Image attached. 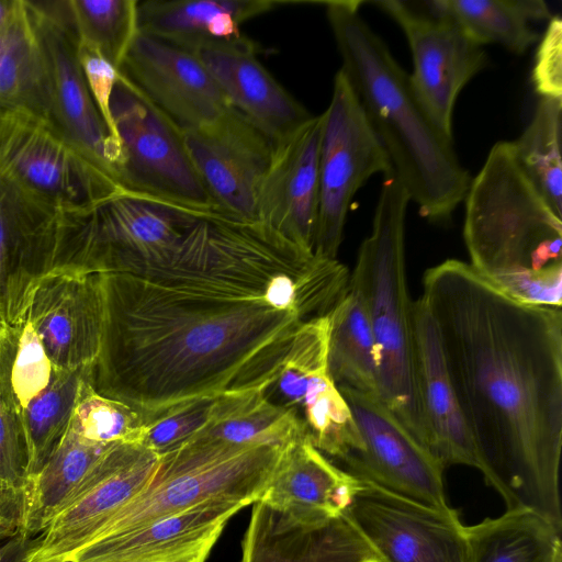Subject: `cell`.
<instances>
[{"label": "cell", "mask_w": 562, "mask_h": 562, "mask_svg": "<svg viewBox=\"0 0 562 562\" xmlns=\"http://www.w3.org/2000/svg\"><path fill=\"white\" fill-rule=\"evenodd\" d=\"M214 544L207 543L187 552L135 562H205Z\"/></svg>", "instance_id": "obj_41"}, {"label": "cell", "mask_w": 562, "mask_h": 562, "mask_svg": "<svg viewBox=\"0 0 562 562\" xmlns=\"http://www.w3.org/2000/svg\"><path fill=\"white\" fill-rule=\"evenodd\" d=\"M78 41L120 69L138 34L137 0H67Z\"/></svg>", "instance_id": "obj_35"}, {"label": "cell", "mask_w": 562, "mask_h": 562, "mask_svg": "<svg viewBox=\"0 0 562 562\" xmlns=\"http://www.w3.org/2000/svg\"><path fill=\"white\" fill-rule=\"evenodd\" d=\"M532 82L541 98H562V20L552 16L540 40Z\"/></svg>", "instance_id": "obj_39"}, {"label": "cell", "mask_w": 562, "mask_h": 562, "mask_svg": "<svg viewBox=\"0 0 562 562\" xmlns=\"http://www.w3.org/2000/svg\"><path fill=\"white\" fill-rule=\"evenodd\" d=\"M11 110L50 119L45 64L25 0L0 33V114Z\"/></svg>", "instance_id": "obj_28"}, {"label": "cell", "mask_w": 562, "mask_h": 562, "mask_svg": "<svg viewBox=\"0 0 562 562\" xmlns=\"http://www.w3.org/2000/svg\"><path fill=\"white\" fill-rule=\"evenodd\" d=\"M417 378L427 426V451L442 470L476 468L473 443L446 366L432 316L422 297L413 301Z\"/></svg>", "instance_id": "obj_25"}, {"label": "cell", "mask_w": 562, "mask_h": 562, "mask_svg": "<svg viewBox=\"0 0 562 562\" xmlns=\"http://www.w3.org/2000/svg\"><path fill=\"white\" fill-rule=\"evenodd\" d=\"M29 453L18 417L0 389V535H20Z\"/></svg>", "instance_id": "obj_36"}, {"label": "cell", "mask_w": 562, "mask_h": 562, "mask_svg": "<svg viewBox=\"0 0 562 562\" xmlns=\"http://www.w3.org/2000/svg\"><path fill=\"white\" fill-rule=\"evenodd\" d=\"M0 164L64 211L89 207L123 191L48 121L24 110L0 114Z\"/></svg>", "instance_id": "obj_11"}, {"label": "cell", "mask_w": 562, "mask_h": 562, "mask_svg": "<svg viewBox=\"0 0 562 562\" xmlns=\"http://www.w3.org/2000/svg\"><path fill=\"white\" fill-rule=\"evenodd\" d=\"M428 11L442 14L463 29L480 45L498 44L522 54L540 40L532 22L550 20L541 0H432Z\"/></svg>", "instance_id": "obj_32"}, {"label": "cell", "mask_w": 562, "mask_h": 562, "mask_svg": "<svg viewBox=\"0 0 562 562\" xmlns=\"http://www.w3.org/2000/svg\"><path fill=\"white\" fill-rule=\"evenodd\" d=\"M329 314L304 322L260 393L292 413L304 435L324 454L344 464L360 449L351 411L327 364Z\"/></svg>", "instance_id": "obj_10"}, {"label": "cell", "mask_w": 562, "mask_h": 562, "mask_svg": "<svg viewBox=\"0 0 562 562\" xmlns=\"http://www.w3.org/2000/svg\"><path fill=\"white\" fill-rule=\"evenodd\" d=\"M304 431L292 413L267 401L259 390H245L220 395L214 419L189 441L284 447Z\"/></svg>", "instance_id": "obj_33"}, {"label": "cell", "mask_w": 562, "mask_h": 562, "mask_svg": "<svg viewBox=\"0 0 562 562\" xmlns=\"http://www.w3.org/2000/svg\"><path fill=\"white\" fill-rule=\"evenodd\" d=\"M409 201L394 171L384 175L371 233L360 245L349 281L360 291L369 314L376 348L379 398L427 451L413 301L405 268V215Z\"/></svg>", "instance_id": "obj_5"}, {"label": "cell", "mask_w": 562, "mask_h": 562, "mask_svg": "<svg viewBox=\"0 0 562 562\" xmlns=\"http://www.w3.org/2000/svg\"><path fill=\"white\" fill-rule=\"evenodd\" d=\"M382 562H470L465 526L436 508L362 481L344 513Z\"/></svg>", "instance_id": "obj_15"}, {"label": "cell", "mask_w": 562, "mask_h": 562, "mask_svg": "<svg viewBox=\"0 0 562 562\" xmlns=\"http://www.w3.org/2000/svg\"><path fill=\"white\" fill-rule=\"evenodd\" d=\"M25 3L45 64L49 123L120 184L121 150L89 91L67 0Z\"/></svg>", "instance_id": "obj_12"}, {"label": "cell", "mask_w": 562, "mask_h": 562, "mask_svg": "<svg viewBox=\"0 0 562 562\" xmlns=\"http://www.w3.org/2000/svg\"><path fill=\"white\" fill-rule=\"evenodd\" d=\"M192 162L213 202L257 221L256 200L274 142L233 106L213 121L186 131Z\"/></svg>", "instance_id": "obj_19"}, {"label": "cell", "mask_w": 562, "mask_h": 562, "mask_svg": "<svg viewBox=\"0 0 562 562\" xmlns=\"http://www.w3.org/2000/svg\"><path fill=\"white\" fill-rule=\"evenodd\" d=\"M328 314L327 364L333 382L379 397L375 340L364 300L350 281Z\"/></svg>", "instance_id": "obj_29"}, {"label": "cell", "mask_w": 562, "mask_h": 562, "mask_svg": "<svg viewBox=\"0 0 562 562\" xmlns=\"http://www.w3.org/2000/svg\"><path fill=\"white\" fill-rule=\"evenodd\" d=\"M562 98H540L531 121L512 142L528 179L562 217Z\"/></svg>", "instance_id": "obj_34"}, {"label": "cell", "mask_w": 562, "mask_h": 562, "mask_svg": "<svg viewBox=\"0 0 562 562\" xmlns=\"http://www.w3.org/2000/svg\"><path fill=\"white\" fill-rule=\"evenodd\" d=\"M241 562H382L342 514L301 520L269 504H252Z\"/></svg>", "instance_id": "obj_22"}, {"label": "cell", "mask_w": 562, "mask_h": 562, "mask_svg": "<svg viewBox=\"0 0 562 562\" xmlns=\"http://www.w3.org/2000/svg\"><path fill=\"white\" fill-rule=\"evenodd\" d=\"M0 558H1V555H0Z\"/></svg>", "instance_id": "obj_43"}, {"label": "cell", "mask_w": 562, "mask_h": 562, "mask_svg": "<svg viewBox=\"0 0 562 562\" xmlns=\"http://www.w3.org/2000/svg\"><path fill=\"white\" fill-rule=\"evenodd\" d=\"M119 72L183 132L213 121L229 106L194 52L139 32Z\"/></svg>", "instance_id": "obj_20"}, {"label": "cell", "mask_w": 562, "mask_h": 562, "mask_svg": "<svg viewBox=\"0 0 562 562\" xmlns=\"http://www.w3.org/2000/svg\"><path fill=\"white\" fill-rule=\"evenodd\" d=\"M68 425L87 439L101 445H140L145 431L140 415L128 405L95 392L90 375L81 385Z\"/></svg>", "instance_id": "obj_37"}, {"label": "cell", "mask_w": 562, "mask_h": 562, "mask_svg": "<svg viewBox=\"0 0 562 562\" xmlns=\"http://www.w3.org/2000/svg\"><path fill=\"white\" fill-rule=\"evenodd\" d=\"M463 201L471 268L520 303L561 308L562 217L522 171L512 142L491 148Z\"/></svg>", "instance_id": "obj_4"}, {"label": "cell", "mask_w": 562, "mask_h": 562, "mask_svg": "<svg viewBox=\"0 0 562 562\" xmlns=\"http://www.w3.org/2000/svg\"><path fill=\"white\" fill-rule=\"evenodd\" d=\"M20 0H0V33L12 19Z\"/></svg>", "instance_id": "obj_42"}, {"label": "cell", "mask_w": 562, "mask_h": 562, "mask_svg": "<svg viewBox=\"0 0 562 562\" xmlns=\"http://www.w3.org/2000/svg\"><path fill=\"white\" fill-rule=\"evenodd\" d=\"M245 505L209 501L136 528L93 539L60 562H135L216 543L226 522Z\"/></svg>", "instance_id": "obj_24"}, {"label": "cell", "mask_w": 562, "mask_h": 562, "mask_svg": "<svg viewBox=\"0 0 562 562\" xmlns=\"http://www.w3.org/2000/svg\"><path fill=\"white\" fill-rule=\"evenodd\" d=\"M63 213L0 164V324L18 318L32 286L53 268Z\"/></svg>", "instance_id": "obj_18"}, {"label": "cell", "mask_w": 562, "mask_h": 562, "mask_svg": "<svg viewBox=\"0 0 562 562\" xmlns=\"http://www.w3.org/2000/svg\"><path fill=\"white\" fill-rule=\"evenodd\" d=\"M360 4L352 0L325 2L342 61L340 69L419 214L431 222L447 221L464 200L471 177L459 161L452 139L422 109L409 75L360 15Z\"/></svg>", "instance_id": "obj_3"}, {"label": "cell", "mask_w": 562, "mask_h": 562, "mask_svg": "<svg viewBox=\"0 0 562 562\" xmlns=\"http://www.w3.org/2000/svg\"><path fill=\"white\" fill-rule=\"evenodd\" d=\"M423 295L479 469L507 510L562 527V311L520 303L448 259Z\"/></svg>", "instance_id": "obj_1"}, {"label": "cell", "mask_w": 562, "mask_h": 562, "mask_svg": "<svg viewBox=\"0 0 562 562\" xmlns=\"http://www.w3.org/2000/svg\"><path fill=\"white\" fill-rule=\"evenodd\" d=\"M337 389L351 411L361 440L360 449L346 463L348 472L409 499L449 508L443 470L380 398L349 387Z\"/></svg>", "instance_id": "obj_16"}, {"label": "cell", "mask_w": 562, "mask_h": 562, "mask_svg": "<svg viewBox=\"0 0 562 562\" xmlns=\"http://www.w3.org/2000/svg\"><path fill=\"white\" fill-rule=\"evenodd\" d=\"M288 3L280 0L138 1V32L194 52L240 37L245 21Z\"/></svg>", "instance_id": "obj_27"}, {"label": "cell", "mask_w": 562, "mask_h": 562, "mask_svg": "<svg viewBox=\"0 0 562 562\" xmlns=\"http://www.w3.org/2000/svg\"><path fill=\"white\" fill-rule=\"evenodd\" d=\"M322 132L323 115H313L274 144L256 200L258 222L312 252L319 202Z\"/></svg>", "instance_id": "obj_21"}, {"label": "cell", "mask_w": 562, "mask_h": 562, "mask_svg": "<svg viewBox=\"0 0 562 562\" xmlns=\"http://www.w3.org/2000/svg\"><path fill=\"white\" fill-rule=\"evenodd\" d=\"M402 29L413 57L412 90L435 126L452 139V114L457 98L480 71L487 56L451 19L422 12L400 0L374 1Z\"/></svg>", "instance_id": "obj_14"}, {"label": "cell", "mask_w": 562, "mask_h": 562, "mask_svg": "<svg viewBox=\"0 0 562 562\" xmlns=\"http://www.w3.org/2000/svg\"><path fill=\"white\" fill-rule=\"evenodd\" d=\"M194 53L216 80L228 104L274 144L313 116L265 68L248 37L241 35L210 44Z\"/></svg>", "instance_id": "obj_23"}, {"label": "cell", "mask_w": 562, "mask_h": 562, "mask_svg": "<svg viewBox=\"0 0 562 562\" xmlns=\"http://www.w3.org/2000/svg\"><path fill=\"white\" fill-rule=\"evenodd\" d=\"M91 370L54 364L22 315L11 324H0V389L24 435L29 483L64 436Z\"/></svg>", "instance_id": "obj_7"}, {"label": "cell", "mask_w": 562, "mask_h": 562, "mask_svg": "<svg viewBox=\"0 0 562 562\" xmlns=\"http://www.w3.org/2000/svg\"><path fill=\"white\" fill-rule=\"evenodd\" d=\"M111 115L121 150L123 191L184 202L215 204L186 145L183 131L119 72Z\"/></svg>", "instance_id": "obj_8"}, {"label": "cell", "mask_w": 562, "mask_h": 562, "mask_svg": "<svg viewBox=\"0 0 562 562\" xmlns=\"http://www.w3.org/2000/svg\"><path fill=\"white\" fill-rule=\"evenodd\" d=\"M100 276L103 334L90 383L145 425L194 400L260 390L307 321L265 297Z\"/></svg>", "instance_id": "obj_2"}, {"label": "cell", "mask_w": 562, "mask_h": 562, "mask_svg": "<svg viewBox=\"0 0 562 562\" xmlns=\"http://www.w3.org/2000/svg\"><path fill=\"white\" fill-rule=\"evenodd\" d=\"M283 448L255 445L210 457L180 449L168 452L159 458L158 469L148 486L88 541L136 528L209 501L254 504L266 491Z\"/></svg>", "instance_id": "obj_6"}, {"label": "cell", "mask_w": 562, "mask_h": 562, "mask_svg": "<svg viewBox=\"0 0 562 562\" xmlns=\"http://www.w3.org/2000/svg\"><path fill=\"white\" fill-rule=\"evenodd\" d=\"M20 315L31 324L54 364L67 370L92 368L103 334L100 273L52 268L32 286Z\"/></svg>", "instance_id": "obj_17"}, {"label": "cell", "mask_w": 562, "mask_h": 562, "mask_svg": "<svg viewBox=\"0 0 562 562\" xmlns=\"http://www.w3.org/2000/svg\"><path fill=\"white\" fill-rule=\"evenodd\" d=\"M217 398L188 402L147 423L140 445L159 457L178 449L214 419Z\"/></svg>", "instance_id": "obj_38"}, {"label": "cell", "mask_w": 562, "mask_h": 562, "mask_svg": "<svg viewBox=\"0 0 562 562\" xmlns=\"http://www.w3.org/2000/svg\"><path fill=\"white\" fill-rule=\"evenodd\" d=\"M361 485L299 435L284 446L260 501L301 520H321L342 515Z\"/></svg>", "instance_id": "obj_26"}, {"label": "cell", "mask_w": 562, "mask_h": 562, "mask_svg": "<svg viewBox=\"0 0 562 562\" xmlns=\"http://www.w3.org/2000/svg\"><path fill=\"white\" fill-rule=\"evenodd\" d=\"M159 456L138 443L109 447L26 551L25 562H60L151 482Z\"/></svg>", "instance_id": "obj_13"}, {"label": "cell", "mask_w": 562, "mask_h": 562, "mask_svg": "<svg viewBox=\"0 0 562 562\" xmlns=\"http://www.w3.org/2000/svg\"><path fill=\"white\" fill-rule=\"evenodd\" d=\"M111 446L93 442L68 425L45 465L27 485L20 535L27 538L42 533Z\"/></svg>", "instance_id": "obj_30"}, {"label": "cell", "mask_w": 562, "mask_h": 562, "mask_svg": "<svg viewBox=\"0 0 562 562\" xmlns=\"http://www.w3.org/2000/svg\"><path fill=\"white\" fill-rule=\"evenodd\" d=\"M78 58L91 97L112 138L120 147L111 115V97L119 79V70L95 49L78 41Z\"/></svg>", "instance_id": "obj_40"}, {"label": "cell", "mask_w": 562, "mask_h": 562, "mask_svg": "<svg viewBox=\"0 0 562 562\" xmlns=\"http://www.w3.org/2000/svg\"><path fill=\"white\" fill-rule=\"evenodd\" d=\"M322 115L314 254L337 259L347 213L356 192L375 173L384 176L393 169L341 69L335 75L330 102Z\"/></svg>", "instance_id": "obj_9"}, {"label": "cell", "mask_w": 562, "mask_h": 562, "mask_svg": "<svg viewBox=\"0 0 562 562\" xmlns=\"http://www.w3.org/2000/svg\"><path fill=\"white\" fill-rule=\"evenodd\" d=\"M470 562H562L561 528L531 510L465 527Z\"/></svg>", "instance_id": "obj_31"}]
</instances>
